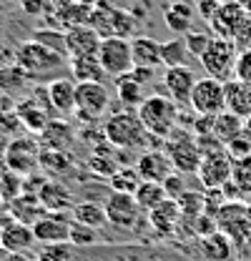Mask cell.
Here are the masks:
<instances>
[{"label": "cell", "mask_w": 251, "mask_h": 261, "mask_svg": "<svg viewBox=\"0 0 251 261\" xmlns=\"http://www.w3.org/2000/svg\"><path fill=\"white\" fill-rule=\"evenodd\" d=\"M15 63L26 70V75L33 83H51L56 78L70 75V61L61 53L51 50L48 45L33 40V38H28L26 43L18 45Z\"/></svg>", "instance_id": "1"}, {"label": "cell", "mask_w": 251, "mask_h": 261, "mask_svg": "<svg viewBox=\"0 0 251 261\" xmlns=\"http://www.w3.org/2000/svg\"><path fill=\"white\" fill-rule=\"evenodd\" d=\"M138 118H141L143 128L148 130V136L166 141L179 128L181 111H179V103L171 96L154 93V96H146V100L138 106Z\"/></svg>", "instance_id": "2"}, {"label": "cell", "mask_w": 251, "mask_h": 261, "mask_svg": "<svg viewBox=\"0 0 251 261\" xmlns=\"http://www.w3.org/2000/svg\"><path fill=\"white\" fill-rule=\"evenodd\" d=\"M103 136L113 148H121V151L141 148L146 141H151L148 130L143 128V123L138 118V111H128V108L111 113V118H106Z\"/></svg>", "instance_id": "3"}, {"label": "cell", "mask_w": 251, "mask_h": 261, "mask_svg": "<svg viewBox=\"0 0 251 261\" xmlns=\"http://www.w3.org/2000/svg\"><path fill=\"white\" fill-rule=\"evenodd\" d=\"M88 25L101 38H128L131 40L133 31H136V18H133V13L111 5L108 0H98Z\"/></svg>", "instance_id": "4"}, {"label": "cell", "mask_w": 251, "mask_h": 261, "mask_svg": "<svg viewBox=\"0 0 251 261\" xmlns=\"http://www.w3.org/2000/svg\"><path fill=\"white\" fill-rule=\"evenodd\" d=\"M236 61H239V45L234 40H226V38H211L209 48L204 50V56L198 58V63L204 68V73L209 78H216L221 83L231 81L234 78V70H236Z\"/></svg>", "instance_id": "5"}, {"label": "cell", "mask_w": 251, "mask_h": 261, "mask_svg": "<svg viewBox=\"0 0 251 261\" xmlns=\"http://www.w3.org/2000/svg\"><path fill=\"white\" fill-rule=\"evenodd\" d=\"M163 151L168 153V159L173 163V171L179 173H198V166H201V151H198V143H196V136L188 128L179 126L166 141H163Z\"/></svg>", "instance_id": "6"}, {"label": "cell", "mask_w": 251, "mask_h": 261, "mask_svg": "<svg viewBox=\"0 0 251 261\" xmlns=\"http://www.w3.org/2000/svg\"><path fill=\"white\" fill-rule=\"evenodd\" d=\"M111 106V91L101 81H86L76 83V118L83 123H93L108 113Z\"/></svg>", "instance_id": "7"}, {"label": "cell", "mask_w": 251, "mask_h": 261, "mask_svg": "<svg viewBox=\"0 0 251 261\" xmlns=\"http://www.w3.org/2000/svg\"><path fill=\"white\" fill-rule=\"evenodd\" d=\"M216 226L226 233L234 246H244L251 241V206L246 201H229L216 214Z\"/></svg>", "instance_id": "8"}, {"label": "cell", "mask_w": 251, "mask_h": 261, "mask_svg": "<svg viewBox=\"0 0 251 261\" xmlns=\"http://www.w3.org/2000/svg\"><path fill=\"white\" fill-rule=\"evenodd\" d=\"M98 61L108 78H118L133 70V53L128 38H103L98 48Z\"/></svg>", "instance_id": "9"}, {"label": "cell", "mask_w": 251, "mask_h": 261, "mask_svg": "<svg viewBox=\"0 0 251 261\" xmlns=\"http://www.w3.org/2000/svg\"><path fill=\"white\" fill-rule=\"evenodd\" d=\"M103 208H106L108 224L113 228H118V231H133L136 224L141 221V216L146 214V211L138 206L136 196L118 194V191H111V194H108Z\"/></svg>", "instance_id": "10"}, {"label": "cell", "mask_w": 251, "mask_h": 261, "mask_svg": "<svg viewBox=\"0 0 251 261\" xmlns=\"http://www.w3.org/2000/svg\"><path fill=\"white\" fill-rule=\"evenodd\" d=\"M198 116H219L226 111V91L223 83L216 78H198L191 93V103H188Z\"/></svg>", "instance_id": "11"}, {"label": "cell", "mask_w": 251, "mask_h": 261, "mask_svg": "<svg viewBox=\"0 0 251 261\" xmlns=\"http://www.w3.org/2000/svg\"><path fill=\"white\" fill-rule=\"evenodd\" d=\"M231 168H234V159L221 151V153H211V156H204L201 166H198V181L206 191L211 189H223L229 181H231Z\"/></svg>", "instance_id": "12"}, {"label": "cell", "mask_w": 251, "mask_h": 261, "mask_svg": "<svg viewBox=\"0 0 251 261\" xmlns=\"http://www.w3.org/2000/svg\"><path fill=\"white\" fill-rule=\"evenodd\" d=\"M5 163L10 171L20 173V176H31L35 173V168L40 166V151H38V143L31 138H18V141H10L8 151H5Z\"/></svg>", "instance_id": "13"}, {"label": "cell", "mask_w": 251, "mask_h": 261, "mask_svg": "<svg viewBox=\"0 0 251 261\" xmlns=\"http://www.w3.org/2000/svg\"><path fill=\"white\" fill-rule=\"evenodd\" d=\"M70 214H45L33 224V236L40 244H70Z\"/></svg>", "instance_id": "14"}, {"label": "cell", "mask_w": 251, "mask_h": 261, "mask_svg": "<svg viewBox=\"0 0 251 261\" xmlns=\"http://www.w3.org/2000/svg\"><path fill=\"white\" fill-rule=\"evenodd\" d=\"M246 10L236 3V0H229V3H221V8L216 10V15L209 20V25H211V33L216 35V38H226V40H234L236 38V33L239 28L244 25V20H246Z\"/></svg>", "instance_id": "15"}, {"label": "cell", "mask_w": 251, "mask_h": 261, "mask_svg": "<svg viewBox=\"0 0 251 261\" xmlns=\"http://www.w3.org/2000/svg\"><path fill=\"white\" fill-rule=\"evenodd\" d=\"M101 35L91 25H76L65 31V48H68V61L73 58H91L98 56L101 48Z\"/></svg>", "instance_id": "16"}, {"label": "cell", "mask_w": 251, "mask_h": 261, "mask_svg": "<svg viewBox=\"0 0 251 261\" xmlns=\"http://www.w3.org/2000/svg\"><path fill=\"white\" fill-rule=\"evenodd\" d=\"M196 81L198 78L193 75V70L188 65H176V68H166L163 70V88L179 106L191 103V93H193Z\"/></svg>", "instance_id": "17"}, {"label": "cell", "mask_w": 251, "mask_h": 261, "mask_svg": "<svg viewBox=\"0 0 251 261\" xmlns=\"http://www.w3.org/2000/svg\"><path fill=\"white\" fill-rule=\"evenodd\" d=\"M136 171L143 181H156L163 184L171 173H173V163L168 159V153L163 148H148L138 156L136 161Z\"/></svg>", "instance_id": "18"}, {"label": "cell", "mask_w": 251, "mask_h": 261, "mask_svg": "<svg viewBox=\"0 0 251 261\" xmlns=\"http://www.w3.org/2000/svg\"><path fill=\"white\" fill-rule=\"evenodd\" d=\"M45 98L58 116H73L76 113V81L70 75H63L45 83Z\"/></svg>", "instance_id": "19"}, {"label": "cell", "mask_w": 251, "mask_h": 261, "mask_svg": "<svg viewBox=\"0 0 251 261\" xmlns=\"http://www.w3.org/2000/svg\"><path fill=\"white\" fill-rule=\"evenodd\" d=\"M33 244H35L33 226L20 224V221H15V219H8V221H3V224H0V246H3L8 254L28 251Z\"/></svg>", "instance_id": "20"}, {"label": "cell", "mask_w": 251, "mask_h": 261, "mask_svg": "<svg viewBox=\"0 0 251 261\" xmlns=\"http://www.w3.org/2000/svg\"><path fill=\"white\" fill-rule=\"evenodd\" d=\"M146 216H148V226L156 231V236H171L179 228V221H184L181 208L173 198H166L156 208H151Z\"/></svg>", "instance_id": "21"}, {"label": "cell", "mask_w": 251, "mask_h": 261, "mask_svg": "<svg viewBox=\"0 0 251 261\" xmlns=\"http://www.w3.org/2000/svg\"><path fill=\"white\" fill-rule=\"evenodd\" d=\"M38 198L43 201V206H45V211L48 214H70L73 211V194H70V189L61 184V181H45V186L40 189V194Z\"/></svg>", "instance_id": "22"}, {"label": "cell", "mask_w": 251, "mask_h": 261, "mask_svg": "<svg viewBox=\"0 0 251 261\" xmlns=\"http://www.w3.org/2000/svg\"><path fill=\"white\" fill-rule=\"evenodd\" d=\"M131 53H133V68H161V40L148 35H133L131 38Z\"/></svg>", "instance_id": "23"}, {"label": "cell", "mask_w": 251, "mask_h": 261, "mask_svg": "<svg viewBox=\"0 0 251 261\" xmlns=\"http://www.w3.org/2000/svg\"><path fill=\"white\" fill-rule=\"evenodd\" d=\"M223 91H226V111H231L244 121L251 118V83L231 78L223 83Z\"/></svg>", "instance_id": "24"}, {"label": "cell", "mask_w": 251, "mask_h": 261, "mask_svg": "<svg viewBox=\"0 0 251 261\" xmlns=\"http://www.w3.org/2000/svg\"><path fill=\"white\" fill-rule=\"evenodd\" d=\"M193 15H196V8L191 3H186V0H171L163 8V23H166V28L173 33V35H186V33H191Z\"/></svg>", "instance_id": "25"}, {"label": "cell", "mask_w": 251, "mask_h": 261, "mask_svg": "<svg viewBox=\"0 0 251 261\" xmlns=\"http://www.w3.org/2000/svg\"><path fill=\"white\" fill-rule=\"evenodd\" d=\"M8 208H10V219H15L20 224H28V226H33L35 221H40L48 214L43 201L33 194H20L18 198H13L8 203Z\"/></svg>", "instance_id": "26"}, {"label": "cell", "mask_w": 251, "mask_h": 261, "mask_svg": "<svg viewBox=\"0 0 251 261\" xmlns=\"http://www.w3.org/2000/svg\"><path fill=\"white\" fill-rule=\"evenodd\" d=\"M198 249L206 261H229L234 256V241L221 231H214V233L198 239Z\"/></svg>", "instance_id": "27"}, {"label": "cell", "mask_w": 251, "mask_h": 261, "mask_svg": "<svg viewBox=\"0 0 251 261\" xmlns=\"http://www.w3.org/2000/svg\"><path fill=\"white\" fill-rule=\"evenodd\" d=\"M113 81H116V96H118V100L123 103V108H128V111H138V106L146 100L143 83L136 81L133 73H123V75H118V78H113Z\"/></svg>", "instance_id": "28"}, {"label": "cell", "mask_w": 251, "mask_h": 261, "mask_svg": "<svg viewBox=\"0 0 251 261\" xmlns=\"http://www.w3.org/2000/svg\"><path fill=\"white\" fill-rule=\"evenodd\" d=\"M51 108V106H48ZM45 106H40V100H23L18 106V118L23 121L26 128H31L33 133H43V130L51 126V113H48Z\"/></svg>", "instance_id": "29"}, {"label": "cell", "mask_w": 251, "mask_h": 261, "mask_svg": "<svg viewBox=\"0 0 251 261\" xmlns=\"http://www.w3.org/2000/svg\"><path fill=\"white\" fill-rule=\"evenodd\" d=\"M73 221L83 224V226H91V228H103L108 224V216H106V208L95 201H81L73 206Z\"/></svg>", "instance_id": "30"}, {"label": "cell", "mask_w": 251, "mask_h": 261, "mask_svg": "<svg viewBox=\"0 0 251 261\" xmlns=\"http://www.w3.org/2000/svg\"><path fill=\"white\" fill-rule=\"evenodd\" d=\"M70 78L76 83H86V81H103L106 73L101 68V61L98 56H91V58H73L70 61Z\"/></svg>", "instance_id": "31"}, {"label": "cell", "mask_w": 251, "mask_h": 261, "mask_svg": "<svg viewBox=\"0 0 251 261\" xmlns=\"http://www.w3.org/2000/svg\"><path fill=\"white\" fill-rule=\"evenodd\" d=\"M188 45L184 40V35H173L171 40L161 43V61L166 68H176V65H186L188 61Z\"/></svg>", "instance_id": "32"}, {"label": "cell", "mask_w": 251, "mask_h": 261, "mask_svg": "<svg viewBox=\"0 0 251 261\" xmlns=\"http://www.w3.org/2000/svg\"><path fill=\"white\" fill-rule=\"evenodd\" d=\"M244 130V118L234 116L231 111H223L219 116H214V136L226 146L229 141H234L239 133Z\"/></svg>", "instance_id": "33"}, {"label": "cell", "mask_w": 251, "mask_h": 261, "mask_svg": "<svg viewBox=\"0 0 251 261\" xmlns=\"http://www.w3.org/2000/svg\"><path fill=\"white\" fill-rule=\"evenodd\" d=\"M136 201H138V206L148 214L151 208H156L158 203H163L168 196H166V189H163V184H156V181H143L141 186H138V191H136Z\"/></svg>", "instance_id": "34"}, {"label": "cell", "mask_w": 251, "mask_h": 261, "mask_svg": "<svg viewBox=\"0 0 251 261\" xmlns=\"http://www.w3.org/2000/svg\"><path fill=\"white\" fill-rule=\"evenodd\" d=\"M108 184H111V191H118V194H136L138 191V186L143 184V178L138 176V171L136 168H118L111 178H108Z\"/></svg>", "instance_id": "35"}, {"label": "cell", "mask_w": 251, "mask_h": 261, "mask_svg": "<svg viewBox=\"0 0 251 261\" xmlns=\"http://www.w3.org/2000/svg\"><path fill=\"white\" fill-rule=\"evenodd\" d=\"M40 138L48 141L51 151H65V146H68L65 141H70L73 133H70V126H68V123H63V121H51V126L40 133Z\"/></svg>", "instance_id": "36"}, {"label": "cell", "mask_w": 251, "mask_h": 261, "mask_svg": "<svg viewBox=\"0 0 251 261\" xmlns=\"http://www.w3.org/2000/svg\"><path fill=\"white\" fill-rule=\"evenodd\" d=\"M176 203L181 208V216L188 221V219H196V216L204 214V208H206V194H201V191H184V194L176 198Z\"/></svg>", "instance_id": "37"}, {"label": "cell", "mask_w": 251, "mask_h": 261, "mask_svg": "<svg viewBox=\"0 0 251 261\" xmlns=\"http://www.w3.org/2000/svg\"><path fill=\"white\" fill-rule=\"evenodd\" d=\"M33 40H38V43H43V45H48L51 50H56V53H61L68 58V48H65V31H51V28H38V31L31 33Z\"/></svg>", "instance_id": "38"}, {"label": "cell", "mask_w": 251, "mask_h": 261, "mask_svg": "<svg viewBox=\"0 0 251 261\" xmlns=\"http://www.w3.org/2000/svg\"><path fill=\"white\" fill-rule=\"evenodd\" d=\"M231 181L236 184V189L244 196H251V156L244 159H234L231 168Z\"/></svg>", "instance_id": "39"}, {"label": "cell", "mask_w": 251, "mask_h": 261, "mask_svg": "<svg viewBox=\"0 0 251 261\" xmlns=\"http://www.w3.org/2000/svg\"><path fill=\"white\" fill-rule=\"evenodd\" d=\"M28 81H31V78L26 75V70L18 63H13L10 68H0V91H5V93L23 88Z\"/></svg>", "instance_id": "40"}, {"label": "cell", "mask_w": 251, "mask_h": 261, "mask_svg": "<svg viewBox=\"0 0 251 261\" xmlns=\"http://www.w3.org/2000/svg\"><path fill=\"white\" fill-rule=\"evenodd\" d=\"M40 163L48 166L56 178L63 176V173H68V171L73 168V159H70L65 151H45V153H40Z\"/></svg>", "instance_id": "41"}, {"label": "cell", "mask_w": 251, "mask_h": 261, "mask_svg": "<svg viewBox=\"0 0 251 261\" xmlns=\"http://www.w3.org/2000/svg\"><path fill=\"white\" fill-rule=\"evenodd\" d=\"M88 168L93 173H98V176H106V178H111L118 171V166L113 163V156L108 153V148H98L93 156L88 159Z\"/></svg>", "instance_id": "42"}, {"label": "cell", "mask_w": 251, "mask_h": 261, "mask_svg": "<svg viewBox=\"0 0 251 261\" xmlns=\"http://www.w3.org/2000/svg\"><path fill=\"white\" fill-rule=\"evenodd\" d=\"M38 261H76L70 244H43V249L38 251Z\"/></svg>", "instance_id": "43"}, {"label": "cell", "mask_w": 251, "mask_h": 261, "mask_svg": "<svg viewBox=\"0 0 251 261\" xmlns=\"http://www.w3.org/2000/svg\"><path fill=\"white\" fill-rule=\"evenodd\" d=\"M98 241V228L83 226L78 221L70 224V246H91Z\"/></svg>", "instance_id": "44"}, {"label": "cell", "mask_w": 251, "mask_h": 261, "mask_svg": "<svg viewBox=\"0 0 251 261\" xmlns=\"http://www.w3.org/2000/svg\"><path fill=\"white\" fill-rule=\"evenodd\" d=\"M211 33H204V31H191L184 35V40H186L188 45V53L191 56H196V58H201L204 56V50L209 48V43H211Z\"/></svg>", "instance_id": "45"}, {"label": "cell", "mask_w": 251, "mask_h": 261, "mask_svg": "<svg viewBox=\"0 0 251 261\" xmlns=\"http://www.w3.org/2000/svg\"><path fill=\"white\" fill-rule=\"evenodd\" d=\"M226 153L231 159H244V156H251V133L246 128L241 130L234 141L226 143Z\"/></svg>", "instance_id": "46"}, {"label": "cell", "mask_w": 251, "mask_h": 261, "mask_svg": "<svg viewBox=\"0 0 251 261\" xmlns=\"http://www.w3.org/2000/svg\"><path fill=\"white\" fill-rule=\"evenodd\" d=\"M163 189H166V196H168V198H173V201H176V198L184 194V191H188L186 184H184V173L173 171V173L163 181Z\"/></svg>", "instance_id": "47"}, {"label": "cell", "mask_w": 251, "mask_h": 261, "mask_svg": "<svg viewBox=\"0 0 251 261\" xmlns=\"http://www.w3.org/2000/svg\"><path fill=\"white\" fill-rule=\"evenodd\" d=\"M234 78L251 83V48H249V50H239V61H236Z\"/></svg>", "instance_id": "48"}, {"label": "cell", "mask_w": 251, "mask_h": 261, "mask_svg": "<svg viewBox=\"0 0 251 261\" xmlns=\"http://www.w3.org/2000/svg\"><path fill=\"white\" fill-rule=\"evenodd\" d=\"M219 8H221V0H196V13H198L206 23L216 15Z\"/></svg>", "instance_id": "49"}, {"label": "cell", "mask_w": 251, "mask_h": 261, "mask_svg": "<svg viewBox=\"0 0 251 261\" xmlns=\"http://www.w3.org/2000/svg\"><path fill=\"white\" fill-rule=\"evenodd\" d=\"M20 8H23L28 15H43V13H48L53 5H51V0H20Z\"/></svg>", "instance_id": "50"}, {"label": "cell", "mask_w": 251, "mask_h": 261, "mask_svg": "<svg viewBox=\"0 0 251 261\" xmlns=\"http://www.w3.org/2000/svg\"><path fill=\"white\" fill-rule=\"evenodd\" d=\"M234 43L239 45V50H249L251 48V15H246V20H244V25L239 28Z\"/></svg>", "instance_id": "51"}, {"label": "cell", "mask_w": 251, "mask_h": 261, "mask_svg": "<svg viewBox=\"0 0 251 261\" xmlns=\"http://www.w3.org/2000/svg\"><path fill=\"white\" fill-rule=\"evenodd\" d=\"M131 73H133V75H136V81H141L143 86H146V83H151V81L156 78V70H154V68H133Z\"/></svg>", "instance_id": "52"}, {"label": "cell", "mask_w": 251, "mask_h": 261, "mask_svg": "<svg viewBox=\"0 0 251 261\" xmlns=\"http://www.w3.org/2000/svg\"><path fill=\"white\" fill-rule=\"evenodd\" d=\"M3 261H38L35 256H31L28 251H20V254H8Z\"/></svg>", "instance_id": "53"}, {"label": "cell", "mask_w": 251, "mask_h": 261, "mask_svg": "<svg viewBox=\"0 0 251 261\" xmlns=\"http://www.w3.org/2000/svg\"><path fill=\"white\" fill-rule=\"evenodd\" d=\"M236 3H239V5H241V8H244V10L251 15V0H236Z\"/></svg>", "instance_id": "54"}, {"label": "cell", "mask_w": 251, "mask_h": 261, "mask_svg": "<svg viewBox=\"0 0 251 261\" xmlns=\"http://www.w3.org/2000/svg\"><path fill=\"white\" fill-rule=\"evenodd\" d=\"M244 128H246V130L251 133V118H246V121H244Z\"/></svg>", "instance_id": "55"}, {"label": "cell", "mask_w": 251, "mask_h": 261, "mask_svg": "<svg viewBox=\"0 0 251 261\" xmlns=\"http://www.w3.org/2000/svg\"><path fill=\"white\" fill-rule=\"evenodd\" d=\"M246 203H249V206H251V196H246Z\"/></svg>", "instance_id": "56"}, {"label": "cell", "mask_w": 251, "mask_h": 261, "mask_svg": "<svg viewBox=\"0 0 251 261\" xmlns=\"http://www.w3.org/2000/svg\"><path fill=\"white\" fill-rule=\"evenodd\" d=\"M0 3H8V0H0Z\"/></svg>", "instance_id": "57"}]
</instances>
